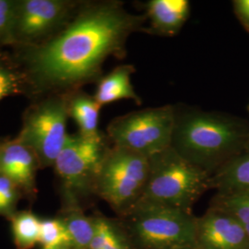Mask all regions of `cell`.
I'll return each instance as SVG.
<instances>
[{
    "mask_svg": "<svg viewBox=\"0 0 249 249\" xmlns=\"http://www.w3.org/2000/svg\"><path fill=\"white\" fill-rule=\"evenodd\" d=\"M66 93H53L29 107L16 138L35 152L42 166H53L68 139Z\"/></svg>",
    "mask_w": 249,
    "mask_h": 249,
    "instance_id": "cell-7",
    "label": "cell"
},
{
    "mask_svg": "<svg viewBox=\"0 0 249 249\" xmlns=\"http://www.w3.org/2000/svg\"><path fill=\"white\" fill-rule=\"evenodd\" d=\"M149 172V157L113 145L101 162L93 191L124 215L142 198Z\"/></svg>",
    "mask_w": 249,
    "mask_h": 249,
    "instance_id": "cell-5",
    "label": "cell"
},
{
    "mask_svg": "<svg viewBox=\"0 0 249 249\" xmlns=\"http://www.w3.org/2000/svg\"><path fill=\"white\" fill-rule=\"evenodd\" d=\"M41 221L34 214L24 213L13 220L14 239L18 248L27 249L39 242Z\"/></svg>",
    "mask_w": 249,
    "mask_h": 249,
    "instance_id": "cell-18",
    "label": "cell"
},
{
    "mask_svg": "<svg viewBox=\"0 0 249 249\" xmlns=\"http://www.w3.org/2000/svg\"><path fill=\"white\" fill-rule=\"evenodd\" d=\"M66 94L69 116L78 125V133L87 139L103 137L104 134L99 129V116L102 107L93 95H89L81 89H76Z\"/></svg>",
    "mask_w": 249,
    "mask_h": 249,
    "instance_id": "cell-14",
    "label": "cell"
},
{
    "mask_svg": "<svg viewBox=\"0 0 249 249\" xmlns=\"http://www.w3.org/2000/svg\"><path fill=\"white\" fill-rule=\"evenodd\" d=\"M248 111H249V106H248Z\"/></svg>",
    "mask_w": 249,
    "mask_h": 249,
    "instance_id": "cell-26",
    "label": "cell"
},
{
    "mask_svg": "<svg viewBox=\"0 0 249 249\" xmlns=\"http://www.w3.org/2000/svg\"><path fill=\"white\" fill-rule=\"evenodd\" d=\"M211 175L169 147L150 157L149 178L140 200L192 213L209 189Z\"/></svg>",
    "mask_w": 249,
    "mask_h": 249,
    "instance_id": "cell-3",
    "label": "cell"
},
{
    "mask_svg": "<svg viewBox=\"0 0 249 249\" xmlns=\"http://www.w3.org/2000/svg\"><path fill=\"white\" fill-rule=\"evenodd\" d=\"M174 126L175 106L149 107L114 118L107 126V137L114 146L150 158L171 147Z\"/></svg>",
    "mask_w": 249,
    "mask_h": 249,
    "instance_id": "cell-6",
    "label": "cell"
},
{
    "mask_svg": "<svg viewBox=\"0 0 249 249\" xmlns=\"http://www.w3.org/2000/svg\"><path fill=\"white\" fill-rule=\"evenodd\" d=\"M18 187L9 178L0 175V213H8L14 206Z\"/></svg>",
    "mask_w": 249,
    "mask_h": 249,
    "instance_id": "cell-22",
    "label": "cell"
},
{
    "mask_svg": "<svg viewBox=\"0 0 249 249\" xmlns=\"http://www.w3.org/2000/svg\"><path fill=\"white\" fill-rule=\"evenodd\" d=\"M124 216L134 249L194 248L196 217L192 213L140 200Z\"/></svg>",
    "mask_w": 249,
    "mask_h": 249,
    "instance_id": "cell-4",
    "label": "cell"
},
{
    "mask_svg": "<svg viewBox=\"0 0 249 249\" xmlns=\"http://www.w3.org/2000/svg\"><path fill=\"white\" fill-rule=\"evenodd\" d=\"M38 165L35 152L17 139L0 142V175L9 178L18 188L28 193L34 190Z\"/></svg>",
    "mask_w": 249,
    "mask_h": 249,
    "instance_id": "cell-11",
    "label": "cell"
},
{
    "mask_svg": "<svg viewBox=\"0 0 249 249\" xmlns=\"http://www.w3.org/2000/svg\"><path fill=\"white\" fill-rule=\"evenodd\" d=\"M106 249H134L127 236L119 232L116 229L111 239L108 242Z\"/></svg>",
    "mask_w": 249,
    "mask_h": 249,
    "instance_id": "cell-24",
    "label": "cell"
},
{
    "mask_svg": "<svg viewBox=\"0 0 249 249\" xmlns=\"http://www.w3.org/2000/svg\"><path fill=\"white\" fill-rule=\"evenodd\" d=\"M141 8L149 21L146 34L162 37L178 36L190 15L188 0H149Z\"/></svg>",
    "mask_w": 249,
    "mask_h": 249,
    "instance_id": "cell-12",
    "label": "cell"
},
{
    "mask_svg": "<svg viewBox=\"0 0 249 249\" xmlns=\"http://www.w3.org/2000/svg\"><path fill=\"white\" fill-rule=\"evenodd\" d=\"M39 242L44 246V249H66L71 246V239L65 223L56 219L41 221Z\"/></svg>",
    "mask_w": 249,
    "mask_h": 249,
    "instance_id": "cell-19",
    "label": "cell"
},
{
    "mask_svg": "<svg viewBox=\"0 0 249 249\" xmlns=\"http://www.w3.org/2000/svg\"><path fill=\"white\" fill-rule=\"evenodd\" d=\"M26 85V79L22 71L0 58V101L23 91Z\"/></svg>",
    "mask_w": 249,
    "mask_h": 249,
    "instance_id": "cell-20",
    "label": "cell"
},
{
    "mask_svg": "<svg viewBox=\"0 0 249 249\" xmlns=\"http://www.w3.org/2000/svg\"><path fill=\"white\" fill-rule=\"evenodd\" d=\"M63 222L69 232L71 247L75 249H89L94 232V220H90L80 211L72 210Z\"/></svg>",
    "mask_w": 249,
    "mask_h": 249,
    "instance_id": "cell-17",
    "label": "cell"
},
{
    "mask_svg": "<svg viewBox=\"0 0 249 249\" xmlns=\"http://www.w3.org/2000/svg\"><path fill=\"white\" fill-rule=\"evenodd\" d=\"M249 143L247 119L182 104L175 106L171 147L211 176L244 151Z\"/></svg>",
    "mask_w": 249,
    "mask_h": 249,
    "instance_id": "cell-2",
    "label": "cell"
},
{
    "mask_svg": "<svg viewBox=\"0 0 249 249\" xmlns=\"http://www.w3.org/2000/svg\"><path fill=\"white\" fill-rule=\"evenodd\" d=\"M147 18L121 1L82 2L71 21L41 44L22 47V73L36 92L68 93L103 76L107 58L123 59L135 33L146 34Z\"/></svg>",
    "mask_w": 249,
    "mask_h": 249,
    "instance_id": "cell-1",
    "label": "cell"
},
{
    "mask_svg": "<svg viewBox=\"0 0 249 249\" xmlns=\"http://www.w3.org/2000/svg\"><path fill=\"white\" fill-rule=\"evenodd\" d=\"M231 5L235 17L249 34V0H233Z\"/></svg>",
    "mask_w": 249,
    "mask_h": 249,
    "instance_id": "cell-23",
    "label": "cell"
},
{
    "mask_svg": "<svg viewBox=\"0 0 249 249\" xmlns=\"http://www.w3.org/2000/svg\"><path fill=\"white\" fill-rule=\"evenodd\" d=\"M81 3L70 0H18L14 45L22 48L47 40L71 21Z\"/></svg>",
    "mask_w": 249,
    "mask_h": 249,
    "instance_id": "cell-8",
    "label": "cell"
},
{
    "mask_svg": "<svg viewBox=\"0 0 249 249\" xmlns=\"http://www.w3.org/2000/svg\"><path fill=\"white\" fill-rule=\"evenodd\" d=\"M136 68L130 64L119 65L112 71L102 76L97 81L93 97L100 107L121 100H131L137 106L142 105V99L137 93L131 82Z\"/></svg>",
    "mask_w": 249,
    "mask_h": 249,
    "instance_id": "cell-13",
    "label": "cell"
},
{
    "mask_svg": "<svg viewBox=\"0 0 249 249\" xmlns=\"http://www.w3.org/2000/svg\"><path fill=\"white\" fill-rule=\"evenodd\" d=\"M211 205L231 214L240 222L249 235V190L216 193Z\"/></svg>",
    "mask_w": 249,
    "mask_h": 249,
    "instance_id": "cell-16",
    "label": "cell"
},
{
    "mask_svg": "<svg viewBox=\"0 0 249 249\" xmlns=\"http://www.w3.org/2000/svg\"><path fill=\"white\" fill-rule=\"evenodd\" d=\"M66 249L65 248H52V249Z\"/></svg>",
    "mask_w": 249,
    "mask_h": 249,
    "instance_id": "cell-25",
    "label": "cell"
},
{
    "mask_svg": "<svg viewBox=\"0 0 249 249\" xmlns=\"http://www.w3.org/2000/svg\"><path fill=\"white\" fill-rule=\"evenodd\" d=\"M195 249H249L248 231L231 214L211 205L196 217Z\"/></svg>",
    "mask_w": 249,
    "mask_h": 249,
    "instance_id": "cell-10",
    "label": "cell"
},
{
    "mask_svg": "<svg viewBox=\"0 0 249 249\" xmlns=\"http://www.w3.org/2000/svg\"><path fill=\"white\" fill-rule=\"evenodd\" d=\"M108 148L105 135L99 139H87L79 133L68 136L53 167L71 196L93 191L95 178Z\"/></svg>",
    "mask_w": 249,
    "mask_h": 249,
    "instance_id": "cell-9",
    "label": "cell"
},
{
    "mask_svg": "<svg viewBox=\"0 0 249 249\" xmlns=\"http://www.w3.org/2000/svg\"><path fill=\"white\" fill-rule=\"evenodd\" d=\"M210 187L217 193L249 190V143L244 151L214 173Z\"/></svg>",
    "mask_w": 249,
    "mask_h": 249,
    "instance_id": "cell-15",
    "label": "cell"
},
{
    "mask_svg": "<svg viewBox=\"0 0 249 249\" xmlns=\"http://www.w3.org/2000/svg\"><path fill=\"white\" fill-rule=\"evenodd\" d=\"M17 1L0 0V45H14Z\"/></svg>",
    "mask_w": 249,
    "mask_h": 249,
    "instance_id": "cell-21",
    "label": "cell"
},
{
    "mask_svg": "<svg viewBox=\"0 0 249 249\" xmlns=\"http://www.w3.org/2000/svg\"><path fill=\"white\" fill-rule=\"evenodd\" d=\"M195 249L194 248H189V249Z\"/></svg>",
    "mask_w": 249,
    "mask_h": 249,
    "instance_id": "cell-27",
    "label": "cell"
}]
</instances>
